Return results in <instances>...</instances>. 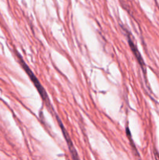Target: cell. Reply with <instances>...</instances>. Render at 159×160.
Segmentation results:
<instances>
[{"instance_id": "3957f363", "label": "cell", "mask_w": 159, "mask_h": 160, "mask_svg": "<svg viewBox=\"0 0 159 160\" xmlns=\"http://www.w3.org/2000/svg\"><path fill=\"white\" fill-rule=\"evenodd\" d=\"M127 38H128V42H129V47H130L131 50H132V53H133L134 56H135L136 59H137V62H138L139 64L141 66V67L143 69V70H144V72H145V63H144V62H143V58H142L140 52H139L138 49H137V46H136V45H134L133 42H132V39H131L130 36H129V32H127Z\"/></svg>"}, {"instance_id": "6da1fadb", "label": "cell", "mask_w": 159, "mask_h": 160, "mask_svg": "<svg viewBox=\"0 0 159 160\" xmlns=\"http://www.w3.org/2000/svg\"><path fill=\"white\" fill-rule=\"evenodd\" d=\"M16 55H17V56L18 57L19 62H20V63L21 64L23 69L25 70V72L26 73V74L28 75V77H29L30 79H31V82L34 84V85L35 86V88H37V92H38L39 95H41V97L42 99H43L44 101H45V102L47 103V106H48H48H50L49 99H48V94H47V92H45L44 87L41 85V84L40 81H38V79L37 78V77H36L35 75L34 74V73L32 72V70L30 69V67H28V66L26 65V62L23 61V58H22L21 56L19 54L18 52H16Z\"/></svg>"}, {"instance_id": "7a4b0ae2", "label": "cell", "mask_w": 159, "mask_h": 160, "mask_svg": "<svg viewBox=\"0 0 159 160\" xmlns=\"http://www.w3.org/2000/svg\"><path fill=\"white\" fill-rule=\"evenodd\" d=\"M56 119H57V121H58V123H59V127H60L61 130H62V134H63L64 138H65V141H66L67 145H68V147H69V150H70V152H71L72 155H73V159H78L77 152H76V149H75L74 146H73V142H72L71 139H70V135H69L68 132L65 131V128H64L63 124H62V121L59 120V117H56Z\"/></svg>"}]
</instances>
